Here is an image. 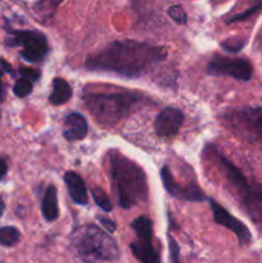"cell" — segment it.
<instances>
[{
  "instance_id": "cell-1",
  "label": "cell",
  "mask_w": 262,
  "mask_h": 263,
  "mask_svg": "<svg viewBox=\"0 0 262 263\" xmlns=\"http://www.w3.org/2000/svg\"><path fill=\"white\" fill-rule=\"evenodd\" d=\"M166 58L167 51L162 46L134 40H117L89 57L85 66L90 71L109 72L135 79L148 73Z\"/></svg>"
},
{
  "instance_id": "cell-2",
  "label": "cell",
  "mask_w": 262,
  "mask_h": 263,
  "mask_svg": "<svg viewBox=\"0 0 262 263\" xmlns=\"http://www.w3.org/2000/svg\"><path fill=\"white\" fill-rule=\"evenodd\" d=\"M85 107L90 110L99 125L113 126L128 117L143 104L149 103L140 91L133 90H103L86 86L82 94Z\"/></svg>"
},
{
  "instance_id": "cell-3",
  "label": "cell",
  "mask_w": 262,
  "mask_h": 263,
  "mask_svg": "<svg viewBox=\"0 0 262 263\" xmlns=\"http://www.w3.org/2000/svg\"><path fill=\"white\" fill-rule=\"evenodd\" d=\"M108 170L118 205L123 210L136 207L148 199V181L136 162L117 151L108 152Z\"/></svg>"
},
{
  "instance_id": "cell-4",
  "label": "cell",
  "mask_w": 262,
  "mask_h": 263,
  "mask_svg": "<svg viewBox=\"0 0 262 263\" xmlns=\"http://www.w3.org/2000/svg\"><path fill=\"white\" fill-rule=\"evenodd\" d=\"M204 154L210 157L221 175L225 177L229 186L235 193V197L238 198L244 212L253 222L262 226V185L248 181L240 170L223 157L216 146L207 145Z\"/></svg>"
},
{
  "instance_id": "cell-5",
  "label": "cell",
  "mask_w": 262,
  "mask_h": 263,
  "mask_svg": "<svg viewBox=\"0 0 262 263\" xmlns=\"http://www.w3.org/2000/svg\"><path fill=\"white\" fill-rule=\"evenodd\" d=\"M71 243L77 256L85 263L116 261L120 258V249L115 239L95 225L74 229L71 234Z\"/></svg>"
},
{
  "instance_id": "cell-6",
  "label": "cell",
  "mask_w": 262,
  "mask_h": 263,
  "mask_svg": "<svg viewBox=\"0 0 262 263\" xmlns=\"http://www.w3.org/2000/svg\"><path fill=\"white\" fill-rule=\"evenodd\" d=\"M5 44L12 48L21 46V57L31 63L44 61L49 53L46 36L36 30H9Z\"/></svg>"
},
{
  "instance_id": "cell-7",
  "label": "cell",
  "mask_w": 262,
  "mask_h": 263,
  "mask_svg": "<svg viewBox=\"0 0 262 263\" xmlns=\"http://www.w3.org/2000/svg\"><path fill=\"white\" fill-rule=\"evenodd\" d=\"M230 123L247 140L262 145V105L244 107L229 116Z\"/></svg>"
},
{
  "instance_id": "cell-8",
  "label": "cell",
  "mask_w": 262,
  "mask_h": 263,
  "mask_svg": "<svg viewBox=\"0 0 262 263\" xmlns=\"http://www.w3.org/2000/svg\"><path fill=\"white\" fill-rule=\"evenodd\" d=\"M207 73L212 76H229L247 82L253 77V67L246 58H229L216 54L208 62Z\"/></svg>"
},
{
  "instance_id": "cell-9",
  "label": "cell",
  "mask_w": 262,
  "mask_h": 263,
  "mask_svg": "<svg viewBox=\"0 0 262 263\" xmlns=\"http://www.w3.org/2000/svg\"><path fill=\"white\" fill-rule=\"evenodd\" d=\"M208 203H210V208L212 211L213 220H215L216 223L223 226L225 229L230 230L231 233L235 234L241 246H247V244L251 243L252 234L249 229L246 226V223H243L240 220L234 217L230 212H228L220 203H217L212 198L208 199Z\"/></svg>"
},
{
  "instance_id": "cell-10",
  "label": "cell",
  "mask_w": 262,
  "mask_h": 263,
  "mask_svg": "<svg viewBox=\"0 0 262 263\" xmlns=\"http://www.w3.org/2000/svg\"><path fill=\"white\" fill-rule=\"evenodd\" d=\"M161 179L163 182L164 189L167 190L171 197L177 198V199L182 200H189V202H202L205 199L204 193L199 189L197 184H190L186 185H180L176 180L172 176L171 171L167 166L162 167L161 170Z\"/></svg>"
},
{
  "instance_id": "cell-11",
  "label": "cell",
  "mask_w": 262,
  "mask_h": 263,
  "mask_svg": "<svg viewBox=\"0 0 262 263\" xmlns=\"http://www.w3.org/2000/svg\"><path fill=\"white\" fill-rule=\"evenodd\" d=\"M184 122V115L177 108H164L154 121V130L161 138H172L179 133Z\"/></svg>"
},
{
  "instance_id": "cell-12",
  "label": "cell",
  "mask_w": 262,
  "mask_h": 263,
  "mask_svg": "<svg viewBox=\"0 0 262 263\" xmlns=\"http://www.w3.org/2000/svg\"><path fill=\"white\" fill-rule=\"evenodd\" d=\"M89 133V125L85 117L80 113H69L64 120L63 136L67 141H79L86 138Z\"/></svg>"
},
{
  "instance_id": "cell-13",
  "label": "cell",
  "mask_w": 262,
  "mask_h": 263,
  "mask_svg": "<svg viewBox=\"0 0 262 263\" xmlns=\"http://www.w3.org/2000/svg\"><path fill=\"white\" fill-rule=\"evenodd\" d=\"M63 179L71 199L80 205H87L89 195H87L86 185H85L82 177L74 171H67Z\"/></svg>"
},
{
  "instance_id": "cell-14",
  "label": "cell",
  "mask_w": 262,
  "mask_h": 263,
  "mask_svg": "<svg viewBox=\"0 0 262 263\" xmlns=\"http://www.w3.org/2000/svg\"><path fill=\"white\" fill-rule=\"evenodd\" d=\"M130 249L141 263H161L159 253L152 239H138L130 244Z\"/></svg>"
},
{
  "instance_id": "cell-15",
  "label": "cell",
  "mask_w": 262,
  "mask_h": 263,
  "mask_svg": "<svg viewBox=\"0 0 262 263\" xmlns=\"http://www.w3.org/2000/svg\"><path fill=\"white\" fill-rule=\"evenodd\" d=\"M41 213L48 222H53L58 218V197H57L55 186H49L46 189L43 202H41Z\"/></svg>"
},
{
  "instance_id": "cell-16",
  "label": "cell",
  "mask_w": 262,
  "mask_h": 263,
  "mask_svg": "<svg viewBox=\"0 0 262 263\" xmlns=\"http://www.w3.org/2000/svg\"><path fill=\"white\" fill-rule=\"evenodd\" d=\"M72 98V87L62 77L53 80V91L49 97V103L53 105H62Z\"/></svg>"
},
{
  "instance_id": "cell-17",
  "label": "cell",
  "mask_w": 262,
  "mask_h": 263,
  "mask_svg": "<svg viewBox=\"0 0 262 263\" xmlns=\"http://www.w3.org/2000/svg\"><path fill=\"white\" fill-rule=\"evenodd\" d=\"M131 228L136 233L138 239H152L153 240V223H152L151 218L140 216L131 222Z\"/></svg>"
},
{
  "instance_id": "cell-18",
  "label": "cell",
  "mask_w": 262,
  "mask_h": 263,
  "mask_svg": "<svg viewBox=\"0 0 262 263\" xmlns=\"http://www.w3.org/2000/svg\"><path fill=\"white\" fill-rule=\"evenodd\" d=\"M21 240V233L14 226H4L0 229V244L4 247H13Z\"/></svg>"
},
{
  "instance_id": "cell-19",
  "label": "cell",
  "mask_w": 262,
  "mask_h": 263,
  "mask_svg": "<svg viewBox=\"0 0 262 263\" xmlns=\"http://www.w3.org/2000/svg\"><path fill=\"white\" fill-rule=\"evenodd\" d=\"M91 195L94 202L97 203V204L99 205L104 212H110V211L113 210L112 203H110L109 198H108V195L105 194L104 190L100 189V187H92Z\"/></svg>"
},
{
  "instance_id": "cell-20",
  "label": "cell",
  "mask_w": 262,
  "mask_h": 263,
  "mask_svg": "<svg viewBox=\"0 0 262 263\" xmlns=\"http://www.w3.org/2000/svg\"><path fill=\"white\" fill-rule=\"evenodd\" d=\"M246 39L243 37H233V39H228L223 43H221V48L223 50L229 51V53H238L240 51L241 49L246 46Z\"/></svg>"
},
{
  "instance_id": "cell-21",
  "label": "cell",
  "mask_w": 262,
  "mask_h": 263,
  "mask_svg": "<svg viewBox=\"0 0 262 263\" xmlns=\"http://www.w3.org/2000/svg\"><path fill=\"white\" fill-rule=\"evenodd\" d=\"M167 14H169V17L172 18L175 22L179 23V25H185L188 21V14L181 5H171V7L167 9Z\"/></svg>"
},
{
  "instance_id": "cell-22",
  "label": "cell",
  "mask_w": 262,
  "mask_h": 263,
  "mask_svg": "<svg viewBox=\"0 0 262 263\" xmlns=\"http://www.w3.org/2000/svg\"><path fill=\"white\" fill-rule=\"evenodd\" d=\"M13 91L17 95L18 98H25L27 95L31 94L32 91V82L27 79H20L14 84V87H13Z\"/></svg>"
},
{
  "instance_id": "cell-23",
  "label": "cell",
  "mask_w": 262,
  "mask_h": 263,
  "mask_svg": "<svg viewBox=\"0 0 262 263\" xmlns=\"http://www.w3.org/2000/svg\"><path fill=\"white\" fill-rule=\"evenodd\" d=\"M262 9V2L257 3V4L252 5L251 8H248L247 10H244V12L239 13V14H235L233 15V17L230 18V20L228 21V23H233V22H241V21H246L248 20L249 17H252V15L254 14V13H257L258 10Z\"/></svg>"
},
{
  "instance_id": "cell-24",
  "label": "cell",
  "mask_w": 262,
  "mask_h": 263,
  "mask_svg": "<svg viewBox=\"0 0 262 263\" xmlns=\"http://www.w3.org/2000/svg\"><path fill=\"white\" fill-rule=\"evenodd\" d=\"M169 249H170V262L180 263V248L177 246L176 240L172 236H169Z\"/></svg>"
},
{
  "instance_id": "cell-25",
  "label": "cell",
  "mask_w": 262,
  "mask_h": 263,
  "mask_svg": "<svg viewBox=\"0 0 262 263\" xmlns=\"http://www.w3.org/2000/svg\"><path fill=\"white\" fill-rule=\"evenodd\" d=\"M20 73L22 74L23 79L30 80L31 82L36 81V80L40 77V72L32 68H27V67H22V68H20Z\"/></svg>"
},
{
  "instance_id": "cell-26",
  "label": "cell",
  "mask_w": 262,
  "mask_h": 263,
  "mask_svg": "<svg viewBox=\"0 0 262 263\" xmlns=\"http://www.w3.org/2000/svg\"><path fill=\"white\" fill-rule=\"evenodd\" d=\"M98 220H99L100 225L104 226L105 230H107L108 233H115L116 231L115 221H112L110 218H107V217H98Z\"/></svg>"
},
{
  "instance_id": "cell-27",
  "label": "cell",
  "mask_w": 262,
  "mask_h": 263,
  "mask_svg": "<svg viewBox=\"0 0 262 263\" xmlns=\"http://www.w3.org/2000/svg\"><path fill=\"white\" fill-rule=\"evenodd\" d=\"M7 171H8L7 162H5L4 159L0 158V180H2L5 175H7Z\"/></svg>"
},
{
  "instance_id": "cell-28",
  "label": "cell",
  "mask_w": 262,
  "mask_h": 263,
  "mask_svg": "<svg viewBox=\"0 0 262 263\" xmlns=\"http://www.w3.org/2000/svg\"><path fill=\"white\" fill-rule=\"evenodd\" d=\"M0 66L3 67V69H4L5 72H8V73H10V74H14V72H13L12 67H10L9 64H8L7 62L4 61V59H0Z\"/></svg>"
},
{
  "instance_id": "cell-29",
  "label": "cell",
  "mask_w": 262,
  "mask_h": 263,
  "mask_svg": "<svg viewBox=\"0 0 262 263\" xmlns=\"http://www.w3.org/2000/svg\"><path fill=\"white\" fill-rule=\"evenodd\" d=\"M4 210H5L4 200H3V198L0 197V217H2V216H3V213H4Z\"/></svg>"
},
{
  "instance_id": "cell-30",
  "label": "cell",
  "mask_w": 262,
  "mask_h": 263,
  "mask_svg": "<svg viewBox=\"0 0 262 263\" xmlns=\"http://www.w3.org/2000/svg\"><path fill=\"white\" fill-rule=\"evenodd\" d=\"M4 99V86H3L2 79H0V102Z\"/></svg>"
},
{
  "instance_id": "cell-31",
  "label": "cell",
  "mask_w": 262,
  "mask_h": 263,
  "mask_svg": "<svg viewBox=\"0 0 262 263\" xmlns=\"http://www.w3.org/2000/svg\"><path fill=\"white\" fill-rule=\"evenodd\" d=\"M0 118H2V110H0Z\"/></svg>"
}]
</instances>
